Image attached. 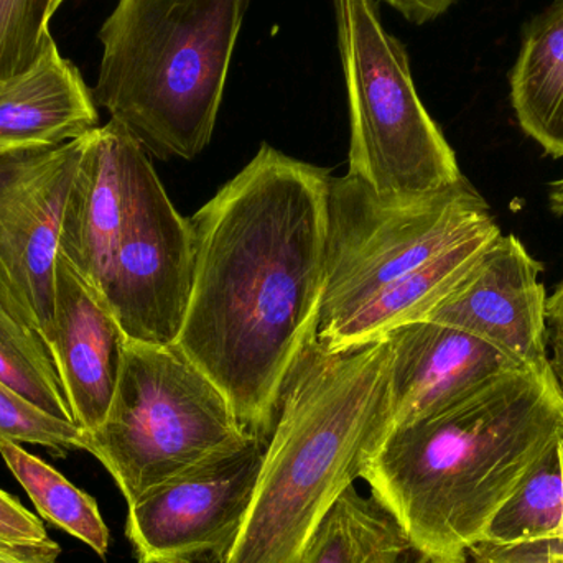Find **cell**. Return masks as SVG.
Returning a JSON list of instances; mask_svg holds the SVG:
<instances>
[{
  "label": "cell",
  "instance_id": "obj_13",
  "mask_svg": "<svg viewBox=\"0 0 563 563\" xmlns=\"http://www.w3.org/2000/svg\"><path fill=\"white\" fill-rule=\"evenodd\" d=\"M125 343L128 336L104 298L58 253L48 344L75 426L85 433L98 430L108 416Z\"/></svg>",
  "mask_w": 563,
  "mask_h": 563
},
{
  "label": "cell",
  "instance_id": "obj_18",
  "mask_svg": "<svg viewBox=\"0 0 563 563\" xmlns=\"http://www.w3.org/2000/svg\"><path fill=\"white\" fill-rule=\"evenodd\" d=\"M409 554L396 519L353 485L328 509L300 563H402Z\"/></svg>",
  "mask_w": 563,
  "mask_h": 563
},
{
  "label": "cell",
  "instance_id": "obj_4",
  "mask_svg": "<svg viewBox=\"0 0 563 563\" xmlns=\"http://www.w3.org/2000/svg\"><path fill=\"white\" fill-rule=\"evenodd\" d=\"M251 0H118L99 30L96 106L148 155L194 161L213 137Z\"/></svg>",
  "mask_w": 563,
  "mask_h": 563
},
{
  "label": "cell",
  "instance_id": "obj_9",
  "mask_svg": "<svg viewBox=\"0 0 563 563\" xmlns=\"http://www.w3.org/2000/svg\"><path fill=\"white\" fill-rule=\"evenodd\" d=\"M266 445L256 437L155 486L128 506L137 563H227L253 505Z\"/></svg>",
  "mask_w": 563,
  "mask_h": 563
},
{
  "label": "cell",
  "instance_id": "obj_8",
  "mask_svg": "<svg viewBox=\"0 0 563 563\" xmlns=\"http://www.w3.org/2000/svg\"><path fill=\"white\" fill-rule=\"evenodd\" d=\"M194 285V236L151 164L135 144L129 195L101 297L128 340L174 346Z\"/></svg>",
  "mask_w": 563,
  "mask_h": 563
},
{
  "label": "cell",
  "instance_id": "obj_28",
  "mask_svg": "<svg viewBox=\"0 0 563 563\" xmlns=\"http://www.w3.org/2000/svg\"><path fill=\"white\" fill-rule=\"evenodd\" d=\"M551 208L555 214H563V178L551 185Z\"/></svg>",
  "mask_w": 563,
  "mask_h": 563
},
{
  "label": "cell",
  "instance_id": "obj_27",
  "mask_svg": "<svg viewBox=\"0 0 563 563\" xmlns=\"http://www.w3.org/2000/svg\"><path fill=\"white\" fill-rule=\"evenodd\" d=\"M384 2L402 13L409 22L423 25L443 15L455 0H384Z\"/></svg>",
  "mask_w": 563,
  "mask_h": 563
},
{
  "label": "cell",
  "instance_id": "obj_29",
  "mask_svg": "<svg viewBox=\"0 0 563 563\" xmlns=\"http://www.w3.org/2000/svg\"><path fill=\"white\" fill-rule=\"evenodd\" d=\"M559 452H561L562 475H563V435H562L561 442H559ZM562 542H563V529H562Z\"/></svg>",
  "mask_w": 563,
  "mask_h": 563
},
{
  "label": "cell",
  "instance_id": "obj_26",
  "mask_svg": "<svg viewBox=\"0 0 563 563\" xmlns=\"http://www.w3.org/2000/svg\"><path fill=\"white\" fill-rule=\"evenodd\" d=\"M545 324H548V347L552 350L549 366L563 397V284L551 298H548Z\"/></svg>",
  "mask_w": 563,
  "mask_h": 563
},
{
  "label": "cell",
  "instance_id": "obj_21",
  "mask_svg": "<svg viewBox=\"0 0 563 563\" xmlns=\"http://www.w3.org/2000/svg\"><path fill=\"white\" fill-rule=\"evenodd\" d=\"M562 439V437H561ZM542 456L528 478L493 519L485 541L495 544L561 539L563 529V475L559 442Z\"/></svg>",
  "mask_w": 563,
  "mask_h": 563
},
{
  "label": "cell",
  "instance_id": "obj_12",
  "mask_svg": "<svg viewBox=\"0 0 563 563\" xmlns=\"http://www.w3.org/2000/svg\"><path fill=\"white\" fill-rule=\"evenodd\" d=\"M384 338L390 347L393 429L433 416L488 380L525 367L488 341L439 321H413Z\"/></svg>",
  "mask_w": 563,
  "mask_h": 563
},
{
  "label": "cell",
  "instance_id": "obj_19",
  "mask_svg": "<svg viewBox=\"0 0 563 563\" xmlns=\"http://www.w3.org/2000/svg\"><path fill=\"white\" fill-rule=\"evenodd\" d=\"M0 456L43 519L106 559L111 534L92 496L26 452L20 443L0 437Z\"/></svg>",
  "mask_w": 563,
  "mask_h": 563
},
{
  "label": "cell",
  "instance_id": "obj_6",
  "mask_svg": "<svg viewBox=\"0 0 563 563\" xmlns=\"http://www.w3.org/2000/svg\"><path fill=\"white\" fill-rule=\"evenodd\" d=\"M85 435V452L131 506L247 433L223 390L177 344L128 340L108 416Z\"/></svg>",
  "mask_w": 563,
  "mask_h": 563
},
{
  "label": "cell",
  "instance_id": "obj_30",
  "mask_svg": "<svg viewBox=\"0 0 563 563\" xmlns=\"http://www.w3.org/2000/svg\"><path fill=\"white\" fill-rule=\"evenodd\" d=\"M0 563H3V562H0Z\"/></svg>",
  "mask_w": 563,
  "mask_h": 563
},
{
  "label": "cell",
  "instance_id": "obj_20",
  "mask_svg": "<svg viewBox=\"0 0 563 563\" xmlns=\"http://www.w3.org/2000/svg\"><path fill=\"white\" fill-rule=\"evenodd\" d=\"M0 383L48 416L75 423L49 344L2 300Z\"/></svg>",
  "mask_w": 563,
  "mask_h": 563
},
{
  "label": "cell",
  "instance_id": "obj_22",
  "mask_svg": "<svg viewBox=\"0 0 563 563\" xmlns=\"http://www.w3.org/2000/svg\"><path fill=\"white\" fill-rule=\"evenodd\" d=\"M66 0H0V82L35 65L49 43L53 16Z\"/></svg>",
  "mask_w": 563,
  "mask_h": 563
},
{
  "label": "cell",
  "instance_id": "obj_10",
  "mask_svg": "<svg viewBox=\"0 0 563 563\" xmlns=\"http://www.w3.org/2000/svg\"><path fill=\"white\" fill-rule=\"evenodd\" d=\"M86 135L52 147L0 148V300L46 343L63 213Z\"/></svg>",
  "mask_w": 563,
  "mask_h": 563
},
{
  "label": "cell",
  "instance_id": "obj_17",
  "mask_svg": "<svg viewBox=\"0 0 563 563\" xmlns=\"http://www.w3.org/2000/svg\"><path fill=\"white\" fill-rule=\"evenodd\" d=\"M509 88L522 131L545 154L563 157V0L529 23Z\"/></svg>",
  "mask_w": 563,
  "mask_h": 563
},
{
  "label": "cell",
  "instance_id": "obj_24",
  "mask_svg": "<svg viewBox=\"0 0 563 563\" xmlns=\"http://www.w3.org/2000/svg\"><path fill=\"white\" fill-rule=\"evenodd\" d=\"M59 552L38 516L0 489V562L56 563Z\"/></svg>",
  "mask_w": 563,
  "mask_h": 563
},
{
  "label": "cell",
  "instance_id": "obj_23",
  "mask_svg": "<svg viewBox=\"0 0 563 563\" xmlns=\"http://www.w3.org/2000/svg\"><path fill=\"white\" fill-rule=\"evenodd\" d=\"M0 437L43 446L55 456L86 449V435L75 423L36 409L0 383Z\"/></svg>",
  "mask_w": 563,
  "mask_h": 563
},
{
  "label": "cell",
  "instance_id": "obj_16",
  "mask_svg": "<svg viewBox=\"0 0 563 563\" xmlns=\"http://www.w3.org/2000/svg\"><path fill=\"white\" fill-rule=\"evenodd\" d=\"M496 221H489L472 236L437 254L429 263L371 298L336 327L317 338L330 350L369 343L402 324L426 320L450 297L501 236Z\"/></svg>",
  "mask_w": 563,
  "mask_h": 563
},
{
  "label": "cell",
  "instance_id": "obj_3",
  "mask_svg": "<svg viewBox=\"0 0 563 563\" xmlns=\"http://www.w3.org/2000/svg\"><path fill=\"white\" fill-rule=\"evenodd\" d=\"M390 429L386 338L338 350L314 340L282 390L253 505L227 563H300Z\"/></svg>",
  "mask_w": 563,
  "mask_h": 563
},
{
  "label": "cell",
  "instance_id": "obj_2",
  "mask_svg": "<svg viewBox=\"0 0 563 563\" xmlns=\"http://www.w3.org/2000/svg\"><path fill=\"white\" fill-rule=\"evenodd\" d=\"M562 435L552 371L522 367L390 429L361 479L402 529L412 563H470L473 545Z\"/></svg>",
  "mask_w": 563,
  "mask_h": 563
},
{
  "label": "cell",
  "instance_id": "obj_1",
  "mask_svg": "<svg viewBox=\"0 0 563 563\" xmlns=\"http://www.w3.org/2000/svg\"><path fill=\"white\" fill-rule=\"evenodd\" d=\"M330 178L263 144L188 220L194 285L177 346L264 445L285 383L317 340Z\"/></svg>",
  "mask_w": 563,
  "mask_h": 563
},
{
  "label": "cell",
  "instance_id": "obj_25",
  "mask_svg": "<svg viewBox=\"0 0 563 563\" xmlns=\"http://www.w3.org/2000/svg\"><path fill=\"white\" fill-rule=\"evenodd\" d=\"M470 563H563L561 539L495 544L482 541L470 551Z\"/></svg>",
  "mask_w": 563,
  "mask_h": 563
},
{
  "label": "cell",
  "instance_id": "obj_11",
  "mask_svg": "<svg viewBox=\"0 0 563 563\" xmlns=\"http://www.w3.org/2000/svg\"><path fill=\"white\" fill-rule=\"evenodd\" d=\"M541 271L515 234H501L468 279L426 320L468 331L521 366L548 373V295Z\"/></svg>",
  "mask_w": 563,
  "mask_h": 563
},
{
  "label": "cell",
  "instance_id": "obj_15",
  "mask_svg": "<svg viewBox=\"0 0 563 563\" xmlns=\"http://www.w3.org/2000/svg\"><path fill=\"white\" fill-rule=\"evenodd\" d=\"M98 125L91 89L55 42L26 71L0 82V148L52 147Z\"/></svg>",
  "mask_w": 563,
  "mask_h": 563
},
{
  "label": "cell",
  "instance_id": "obj_14",
  "mask_svg": "<svg viewBox=\"0 0 563 563\" xmlns=\"http://www.w3.org/2000/svg\"><path fill=\"white\" fill-rule=\"evenodd\" d=\"M135 144L114 119L92 129L63 213L59 254L99 295L128 207Z\"/></svg>",
  "mask_w": 563,
  "mask_h": 563
},
{
  "label": "cell",
  "instance_id": "obj_5",
  "mask_svg": "<svg viewBox=\"0 0 563 563\" xmlns=\"http://www.w3.org/2000/svg\"><path fill=\"white\" fill-rule=\"evenodd\" d=\"M350 104L346 175L384 200L416 201L465 180L455 152L417 95L406 46L376 0H334Z\"/></svg>",
  "mask_w": 563,
  "mask_h": 563
},
{
  "label": "cell",
  "instance_id": "obj_7",
  "mask_svg": "<svg viewBox=\"0 0 563 563\" xmlns=\"http://www.w3.org/2000/svg\"><path fill=\"white\" fill-rule=\"evenodd\" d=\"M493 220L485 198L466 180L399 203L377 197L350 175L331 177L317 338Z\"/></svg>",
  "mask_w": 563,
  "mask_h": 563
}]
</instances>
